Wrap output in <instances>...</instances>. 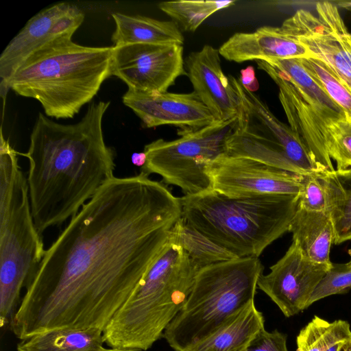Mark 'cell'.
<instances>
[{"mask_svg": "<svg viewBox=\"0 0 351 351\" xmlns=\"http://www.w3.org/2000/svg\"><path fill=\"white\" fill-rule=\"evenodd\" d=\"M181 217L180 197L149 175L114 177L45 250L9 328L21 341L58 328L104 332Z\"/></svg>", "mask_w": 351, "mask_h": 351, "instance_id": "cell-1", "label": "cell"}, {"mask_svg": "<svg viewBox=\"0 0 351 351\" xmlns=\"http://www.w3.org/2000/svg\"><path fill=\"white\" fill-rule=\"evenodd\" d=\"M110 101L91 103L82 119L61 124L40 112L23 155L32 213L40 234L73 217L114 178L115 152L102 129Z\"/></svg>", "mask_w": 351, "mask_h": 351, "instance_id": "cell-2", "label": "cell"}, {"mask_svg": "<svg viewBox=\"0 0 351 351\" xmlns=\"http://www.w3.org/2000/svg\"><path fill=\"white\" fill-rule=\"evenodd\" d=\"M114 47H87L57 39L30 56L11 77L9 89L37 100L49 117L73 118L112 75Z\"/></svg>", "mask_w": 351, "mask_h": 351, "instance_id": "cell-3", "label": "cell"}, {"mask_svg": "<svg viewBox=\"0 0 351 351\" xmlns=\"http://www.w3.org/2000/svg\"><path fill=\"white\" fill-rule=\"evenodd\" d=\"M199 269L169 233L160 254L105 328V343L149 349L185 304Z\"/></svg>", "mask_w": 351, "mask_h": 351, "instance_id": "cell-4", "label": "cell"}, {"mask_svg": "<svg viewBox=\"0 0 351 351\" xmlns=\"http://www.w3.org/2000/svg\"><path fill=\"white\" fill-rule=\"evenodd\" d=\"M180 200L184 221L237 258L258 257L289 231L298 205L295 195L230 197L212 189Z\"/></svg>", "mask_w": 351, "mask_h": 351, "instance_id": "cell-5", "label": "cell"}, {"mask_svg": "<svg viewBox=\"0 0 351 351\" xmlns=\"http://www.w3.org/2000/svg\"><path fill=\"white\" fill-rule=\"evenodd\" d=\"M31 209L27 178L17 153L1 130L0 326L10 324L23 289L33 281L45 254Z\"/></svg>", "mask_w": 351, "mask_h": 351, "instance_id": "cell-6", "label": "cell"}, {"mask_svg": "<svg viewBox=\"0 0 351 351\" xmlns=\"http://www.w3.org/2000/svg\"><path fill=\"white\" fill-rule=\"evenodd\" d=\"M263 268L258 257H245L199 269L185 304L163 333L169 346L189 351L254 302Z\"/></svg>", "mask_w": 351, "mask_h": 351, "instance_id": "cell-7", "label": "cell"}, {"mask_svg": "<svg viewBox=\"0 0 351 351\" xmlns=\"http://www.w3.org/2000/svg\"><path fill=\"white\" fill-rule=\"evenodd\" d=\"M228 77L238 99L239 110L223 154L250 158L298 175L320 172L291 128L279 121L239 77Z\"/></svg>", "mask_w": 351, "mask_h": 351, "instance_id": "cell-8", "label": "cell"}, {"mask_svg": "<svg viewBox=\"0 0 351 351\" xmlns=\"http://www.w3.org/2000/svg\"><path fill=\"white\" fill-rule=\"evenodd\" d=\"M237 118L197 130H179L177 139L158 138L145 145L146 162L141 171L159 175L166 184L180 187L184 195L211 189L207 167L224 153Z\"/></svg>", "mask_w": 351, "mask_h": 351, "instance_id": "cell-9", "label": "cell"}, {"mask_svg": "<svg viewBox=\"0 0 351 351\" xmlns=\"http://www.w3.org/2000/svg\"><path fill=\"white\" fill-rule=\"evenodd\" d=\"M281 28L302 43L311 57L325 63L351 90V34L337 5L318 2L315 14L299 10Z\"/></svg>", "mask_w": 351, "mask_h": 351, "instance_id": "cell-10", "label": "cell"}, {"mask_svg": "<svg viewBox=\"0 0 351 351\" xmlns=\"http://www.w3.org/2000/svg\"><path fill=\"white\" fill-rule=\"evenodd\" d=\"M112 75L125 82L130 90L167 92L179 77L186 75L183 45L129 44L114 47Z\"/></svg>", "mask_w": 351, "mask_h": 351, "instance_id": "cell-11", "label": "cell"}, {"mask_svg": "<svg viewBox=\"0 0 351 351\" xmlns=\"http://www.w3.org/2000/svg\"><path fill=\"white\" fill-rule=\"evenodd\" d=\"M207 173L212 189L230 197L270 195L298 196L301 175L242 157L221 154Z\"/></svg>", "mask_w": 351, "mask_h": 351, "instance_id": "cell-12", "label": "cell"}, {"mask_svg": "<svg viewBox=\"0 0 351 351\" xmlns=\"http://www.w3.org/2000/svg\"><path fill=\"white\" fill-rule=\"evenodd\" d=\"M84 19V14L77 6L65 2L49 6L32 17L1 54V97H5L14 73L30 56L57 39L72 37Z\"/></svg>", "mask_w": 351, "mask_h": 351, "instance_id": "cell-13", "label": "cell"}, {"mask_svg": "<svg viewBox=\"0 0 351 351\" xmlns=\"http://www.w3.org/2000/svg\"><path fill=\"white\" fill-rule=\"evenodd\" d=\"M332 267L311 261L293 241L269 273L261 276L257 287L290 317L308 307L313 292Z\"/></svg>", "mask_w": 351, "mask_h": 351, "instance_id": "cell-14", "label": "cell"}, {"mask_svg": "<svg viewBox=\"0 0 351 351\" xmlns=\"http://www.w3.org/2000/svg\"><path fill=\"white\" fill-rule=\"evenodd\" d=\"M256 62L258 68L267 73L278 86L279 100L289 127L305 146L319 171H333L326 147L328 127L332 121L285 76L265 61Z\"/></svg>", "mask_w": 351, "mask_h": 351, "instance_id": "cell-15", "label": "cell"}, {"mask_svg": "<svg viewBox=\"0 0 351 351\" xmlns=\"http://www.w3.org/2000/svg\"><path fill=\"white\" fill-rule=\"evenodd\" d=\"M123 103L151 128L171 125L179 130H197L217 121L194 93H144L128 89Z\"/></svg>", "mask_w": 351, "mask_h": 351, "instance_id": "cell-16", "label": "cell"}, {"mask_svg": "<svg viewBox=\"0 0 351 351\" xmlns=\"http://www.w3.org/2000/svg\"><path fill=\"white\" fill-rule=\"evenodd\" d=\"M184 67L193 92L217 121L237 116L238 99L229 77L222 70L219 49L204 45L186 57Z\"/></svg>", "mask_w": 351, "mask_h": 351, "instance_id": "cell-17", "label": "cell"}, {"mask_svg": "<svg viewBox=\"0 0 351 351\" xmlns=\"http://www.w3.org/2000/svg\"><path fill=\"white\" fill-rule=\"evenodd\" d=\"M228 61L271 60L311 57L308 49L281 27L263 26L252 32H237L218 49Z\"/></svg>", "mask_w": 351, "mask_h": 351, "instance_id": "cell-18", "label": "cell"}, {"mask_svg": "<svg viewBox=\"0 0 351 351\" xmlns=\"http://www.w3.org/2000/svg\"><path fill=\"white\" fill-rule=\"evenodd\" d=\"M289 232L306 258L318 264L332 265L330 252L335 235L328 212L309 211L298 207Z\"/></svg>", "mask_w": 351, "mask_h": 351, "instance_id": "cell-19", "label": "cell"}, {"mask_svg": "<svg viewBox=\"0 0 351 351\" xmlns=\"http://www.w3.org/2000/svg\"><path fill=\"white\" fill-rule=\"evenodd\" d=\"M112 17L116 26L112 35L114 47L129 44H184V36L173 21L122 13H113Z\"/></svg>", "mask_w": 351, "mask_h": 351, "instance_id": "cell-20", "label": "cell"}, {"mask_svg": "<svg viewBox=\"0 0 351 351\" xmlns=\"http://www.w3.org/2000/svg\"><path fill=\"white\" fill-rule=\"evenodd\" d=\"M265 319L253 302L213 335L189 351H245L264 328Z\"/></svg>", "mask_w": 351, "mask_h": 351, "instance_id": "cell-21", "label": "cell"}, {"mask_svg": "<svg viewBox=\"0 0 351 351\" xmlns=\"http://www.w3.org/2000/svg\"><path fill=\"white\" fill-rule=\"evenodd\" d=\"M103 331L97 329L51 330L17 344V351H105Z\"/></svg>", "mask_w": 351, "mask_h": 351, "instance_id": "cell-22", "label": "cell"}, {"mask_svg": "<svg viewBox=\"0 0 351 351\" xmlns=\"http://www.w3.org/2000/svg\"><path fill=\"white\" fill-rule=\"evenodd\" d=\"M328 195V212L335 230L334 244L351 240V169L321 172Z\"/></svg>", "mask_w": 351, "mask_h": 351, "instance_id": "cell-23", "label": "cell"}, {"mask_svg": "<svg viewBox=\"0 0 351 351\" xmlns=\"http://www.w3.org/2000/svg\"><path fill=\"white\" fill-rule=\"evenodd\" d=\"M265 62L285 76L330 120L336 121L346 119L343 109L313 79L302 64L300 58Z\"/></svg>", "mask_w": 351, "mask_h": 351, "instance_id": "cell-24", "label": "cell"}, {"mask_svg": "<svg viewBox=\"0 0 351 351\" xmlns=\"http://www.w3.org/2000/svg\"><path fill=\"white\" fill-rule=\"evenodd\" d=\"M170 235L201 269L217 263L237 258L187 224L182 217L171 228Z\"/></svg>", "mask_w": 351, "mask_h": 351, "instance_id": "cell-25", "label": "cell"}, {"mask_svg": "<svg viewBox=\"0 0 351 351\" xmlns=\"http://www.w3.org/2000/svg\"><path fill=\"white\" fill-rule=\"evenodd\" d=\"M350 339L351 328L347 321L330 322L314 316L298 333L296 351H327L335 344Z\"/></svg>", "mask_w": 351, "mask_h": 351, "instance_id": "cell-26", "label": "cell"}, {"mask_svg": "<svg viewBox=\"0 0 351 351\" xmlns=\"http://www.w3.org/2000/svg\"><path fill=\"white\" fill-rule=\"evenodd\" d=\"M235 1H165L158 8L179 24L184 30L195 32L215 12L233 5Z\"/></svg>", "mask_w": 351, "mask_h": 351, "instance_id": "cell-27", "label": "cell"}, {"mask_svg": "<svg viewBox=\"0 0 351 351\" xmlns=\"http://www.w3.org/2000/svg\"><path fill=\"white\" fill-rule=\"evenodd\" d=\"M306 71L326 94L343 110L351 122V90L322 61L313 57L301 58Z\"/></svg>", "mask_w": 351, "mask_h": 351, "instance_id": "cell-28", "label": "cell"}, {"mask_svg": "<svg viewBox=\"0 0 351 351\" xmlns=\"http://www.w3.org/2000/svg\"><path fill=\"white\" fill-rule=\"evenodd\" d=\"M326 147L336 169H351V122L343 119L328 125Z\"/></svg>", "mask_w": 351, "mask_h": 351, "instance_id": "cell-29", "label": "cell"}, {"mask_svg": "<svg viewBox=\"0 0 351 351\" xmlns=\"http://www.w3.org/2000/svg\"><path fill=\"white\" fill-rule=\"evenodd\" d=\"M298 207L317 212H328V195L321 172L301 175Z\"/></svg>", "mask_w": 351, "mask_h": 351, "instance_id": "cell-30", "label": "cell"}, {"mask_svg": "<svg viewBox=\"0 0 351 351\" xmlns=\"http://www.w3.org/2000/svg\"><path fill=\"white\" fill-rule=\"evenodd\" d=\"M351 289V268L333 264L313 292L308 306L324 298L348 292Z\"/></svg>", "mask_w": 351, "mask_h": 351, "instance_id": "cell-31", "label": "cell"}, {"mask_svg": "<svg viewBox=\"0 0 351 351\" xmlns=\"http://www.w3.org/2000/svg\"><path fill=\"white\" fill-rule=\"evenodd\" d=\"M287 335L274 330L261 329L252 339L245 351H288Z\"/></svg>", "mask_w": 351, "mask_h": 351, "instance_id": "cell-32", "label": "cell"}, {"mask_svg": "<svg viewBox=\"0 0 351 351\" xmlns=\"http://www.w3.org/2000/svg\"><path fill=\"white\" fill-rule=\"evenodd\" d=\"M240 81L248 90L254 92L258 87V84L252 66H250L241 71Z\"/></svg>", "mask_w": 351, "mask_h": 351, "instance_id": "cell-33", "label": "cell"}, {"mask_svg": "<svg viewBox=\"0 0 351 351\" xmlns=\"http://www.w3.org/2000/svg\"><path fill=\"white\" fill-rule=\"evenodd\" d=\"M132 162L139 167H143L146 162V155L144 152L134 153L131 156Z\"/></svg>", "mask_w": 351, "mask_h": 351, "instance_id": "cell-34", "label": "cell"}, {"mask_svg": "<svg viewBox=\"0 0 351 351\" xmlns=\"http://www.w3.org/2000/svg\"><path fill=\"white\" fill-rule=\"evenodd\" d=\"M347 341H342V342H339L336 344H335L333 346H332L330 348H329L327 351H341V349L343 346V345L346 343Z\"/></svg>", "mask_w": 351, "mask_h": 351, "instance_id": "cell-35", "label": "cell"}, {"mask_svg": "<svg viewBox=\"0 0 351 351\" xmlns=\"http://www.w3.org/2000/svg\"><path fill=\"white\" fill-rule=\"evenodd\" d=\"M105 351H143L141 350H134V349H118V348H106Z\"/></svg>", "mask_w": 351, "mask_h": 351, "instance_id": "cell-36", "label": "cell"}, {"mask_svg": "<svg viewBox=\"0 0 351 351\" xmlns=\"http://www.w3.org/2000/svg\"><path fill=\"white\" fill-rule=\"evenodd\" d=\"M341 351H351V339L343 345Z\"/></svg>", "mask_w": 351, "mask_h": 351, "instance_id": "cell-37", "label": "cell"}, {"mask_svg": "<svg viewBox=\"0 0 351 351\" xmlns=\"http://www.w3.org/2000/svg\"><path fill=\"white\" fill-rule=\"evenodd\" d=\"M344 265L348 267V268H351V258L350 259V261L346 263V264H344Z\"/></svg>", "mask_w": 351, "mask_h": 351, "instance_id": "cell-38", "label": "cell"}, {"mask_svg": "<svg viewBox=\"0 0 351 351\" xmlns=\"http://www.w3.org/2000/svg\"><path fill=\"white\" fill-rule=\"evenodd\" d=\"M347 6H351V3H349Z\"/></svg>", "mask_w": 351, "mask_h": 351, "instance_id": "cell-39", "label": "cell"}]
</instances>
